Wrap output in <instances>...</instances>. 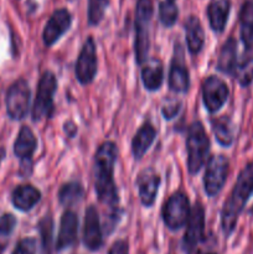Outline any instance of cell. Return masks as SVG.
Wrapping results in <instances>:
<instances>
[{
    "label": "cell",
    "mask_w": 253,
    "mask_h": 254,
    "mask_svg": "<svg viewBox=\"0 0 253 254\" xmlns=\"http://www.w3.org/2000/svg\"><path fill=\"white\" fill-rule=\"evenodd\" d=\"M116 161V144L113 141L102 144L94 158V186L99 201L113 212H118V192L113 179Z\"/></svg>",
    "instance_id": "6da1fadb"
},
{
    "label": "cell",
    "mask_w": 253,
    "mask_h": 254,
    "mask_svg": "<svg viewBox=\"0 0 253 254\" xmlns=\"http://www.w3.org/2000/svg\"><path fill=\"white\" fill-rule=\"evenodd\" d=\"M253 192V165L246 166L238 175L236 185L233 188L230 198L226 201L221 216L222 230L226 236H230L233 232L237 223L238 216L242 212L246 202Z\"/></svg>",
    "instance_id": "7a4b0ae2"
},
{
    "label": "cell",
    "mask_w": 253,
    "mask_h": 254,
    "mask_svg": "<svg viewBox=\"0 0 253 254\" xmlns=\"http://www.w3.org/2000/svg\"><path fill=\"white\" fill-rule=\"evenodd\" d=\"M154 5L151 0H136L135 4V59L138 64L146 61V56L150 46L149 31L153 17Z\"/></svg>",
    "instance_id": "3957f363"
},
{
    "label": "cell",
    "mask_w": 253,
    "mask_h": 254,
    "mask_svg": "<svg viewBox=\"0 0 253 254\" xmlns=\"http://www.w3.org/2000/svg\"><path fill=\"white\" fill-rule=\"evenodd\" d=\"M186 146H188L189 173L197 174L205 164L210 149V140L200 122H195L189 128Z\"/></svg>",
    "instance_id": "277c9868"
},
{
    "label": "cell",
    "mask_w": 253,
    "mask_h": 254,
    "mask_svg": "<svg viewBox=\"0 0 253 254\" xmlns=\"http://www.w3.org/2000/svg\"><path fill=\"white\" fill-rule=\"evenodd\" d=\"M57 88L56 77L52 72L46 71L42 73L37 86L36 98L32 107V119L39 122L49 118L54 111V94Z\"/></svg>",
    "instance_id": "5b68a950"
},
{
    "label": "cell",
    "mask_w": 253,
    "mask_h": 254,
    "mask_svg": "<svg viewBox=\"0 0 253 254\" xmlns=\"http://www.w3.org/2000/svg\"><path fill=\"white\" fill-rule=\"evenodd\" d=\"M190 216V202L185 193L176 192L166 201L163 208V220L166 227L176 231L186 225Z\"/></svg>",
    "instance_id": "8992f818"
},
{
    "label": "cell",
    "mask_w": 253,
    "mask_h": 254,
    "mask_svg": "<svg viewBox=\"0 0 253 254\" xmlns=\"http://www.w3.org/2000/svg\"><path fill=\"white\" fill-rule=\"evenodd\" d=\"M30 104V88L25 79H17L10 86L6 93V111L14 121H21L26 117Z\"/></svg>",
    "instance_id": "52a82bcc"
},
{
    "label": "cell",
    "mask_w": 253,
    "mask_h": 254,
    "mask_svg": "<svg viewBox=\"0 0 253 254\" xmlns=\"http://www.w3.org/2000/svg\"><path fill=\"white\" fill-rule=\"evenodd\" d=\"M228 174V160L223 155H215L210 158L206 173L203 176V186L208 196H216L226 183Z\"/></svg>",
    "instance_id": "ba28073f"
},
{
    "label": "cell",
    "mask_w": 253,
    "mask_h": 254,
    "mask_svg": "<svg viewBox=\"0 0 253 254\" xmlns=\"http://www.w3.org/2000/svg\"><path fill=\"white\" fill-rule=\"evenodd\" d=\"M228 87L225 82L216 76H211L203 82L202 98L203 104L210 113H216L222 108L228 98Z\"/></svg>",
    "instance_id": "9c48e42d"
},
{
    "label": "cell",
    "mask_w": 253,
    "mask_h": 254,
    "mask_svg": "<svg viewBox=\"0 0 253 254\" xmlns=\"http://www.w3.org/2000/svg\"><path fill=\"white\" fill-rule=\"evenodd\" d=\"M188 228L183 240V248L186 253L190 254L195 250L198 242L203 238V230H205V211L201 203H196L192 210L190 211V216L188 220Z\"/></svg>",
    "instance_id": "30bf717a"
},
{
    "label": "cell",
    "mask_w": 253,
    "mask_h": 254,
    "mask_svg": "<svg viewBox=\"0 0 253 254\" xmlns=\"http://www.w3.org/2000/svg\"><path fill=\"white\" fill-rule=\"evenodd\" d=\"M97 73L96 45L92 37H88L83 44L76 64V77L79 83L87 84L93 81Z\"/></svg>",
    "instance_id": "8fae6325"
},
{
    "label": "cell",
    "mask_w": 253,
    "mask_h": 254,
    "mask_svg": "<svg viewBox=\"0 0 253 254\" xmlns=\"http://www.w3.org/2000/svg\"><path fill=\"white\" fill-rule=\"evenodd\" d=\"M72 22V16L67 9H59L54 11L44 30V42L46 46H52L67 30Z\"/></svg>",
    "instance_id": "7c38bea8"
},
{
    "label": "cell",
    "mask_w": 253,
    "mask_h": 254,
    "mask_svg": "<svg viewBox=\"0 0 253 254\" xmlns=\"http://www.w3.org/2000/svg\"><path fill=\"white\" fill-rule=\"evenodd\" d=\"M83 243L89 251L99 250L102 247V243H103L98 211L94 206H89L86 210V215H84Z\"/></svg>",
    "instance_id": "4fadbf2b"
},
{
    "label": "cell",
    "mask_w": 253,
    "mask_h": 254,
    "mask_svg": "<svg viewBox=\"0 0 253 254\" xmlns=\"http://www.w3.org/2000/svg\"><path fill=\"white\" fill-rule=\"evenodd\" d=\"M180 50V45H178V49H175V56H174L173 64H171L170 72H169V87L174 92L185 93L190 86V78H189V72L184 64L183 56L179 55Z\"/></svg>",
    "instance_id": "5bb4252c"
},
{
    "label": "cell",
    "mask_w": 253,
    "mask_h": 254,
    "mask_svg": "<svg viewBox=\"0 0 253 254\" xmlns=\"http://www.w3.org/2000/svg\"><path fill=\"white\" fill-rule=\"evenodd\" d=\"M78 232V217L72 211H66L62 215L61 226H60L59 238H57V251H62L74 243Z\"/></svg>",
    "instance_id": "9a60e30c"
},
{
    "label": "cell",
    "mask_w": 253,
    "mask_h": 254,
    "mask_svg": "<svg viewBox=\"0 0 253 254\" xmlns=\"http://www.w3.org/2000/svg\"><path fill=\"white\" fill-rule=\"evenodd\" d=\"M160 178L153 170H145L138 179L139 197L145 207H150L158 193Z\"/></svg>",
    "instance_id": "2e32d148"
},
{
    "label": "cell",
    "mask_w": 253,
    "mask_h": 254,
    "mask_svg": "<svg viewBox=\"0 0 253 254\" xmlns=\"http://www.w3.org/2000/svg\"><path fill=\"white\" fill-rule=\"evenodd\" d=\"M231 11V0H211L207 6V16L211 29L222 32L227 24Z\"/></svg>",
    "instance_id": "e0dca14e"
},
{
    "label": "cell",
    "mask_w": 253,
    "mask_h": 254,
    "mask_svg": "<svg viewBox=\"0 0 253 254\" xmlns=\"http://www.w3.org/2000/svg\"><path fill=\"white\" fill-rule=\"evenodd\" d=\"M37 146L35 134L29 127H21L14 144V153L20 160H30Z\"/></svg>",
    "instance_id": "ac0fdd59"
},
{
    "label": "cell",
    "mask_w": 253,
    "mask_h": 254,
    "mask_svg": "<svg viewBox=\"0 0 253 254\" xmlns=\"http://www.w3.org/2000/svg\"><path fill=\"white\" fill-rule=\"evenodd\" d=\"M41 198V193L32 185L17 186L12 192V205L20 211H30Z\"/></svg>",
    "instance_id": "d6986e66"
},
{
    "label": "cell",
    "mask_w": 253,
    "mask_h": 254,
    "mask_svg": "<svg viewBox=\"0 0 253 254\" xmlns=\"http://www.w3.org/2000/svg\"><path fill=\"white\" fill-rule=\"evenodd\" d=\"M185 31H186V42H188L189 51L192 55L198 54L203 46L205 41V34H203L202 25L197 16L188 17L185 21Z\"/></svg>",
    "instance_id": "ffe728a7"
},
{
    "label": "cell",
    "mask_w": 253,
    "mask_h": 254,
    "mask_svg": "<svg viewBox=\"0 0 253 254\" xmlns=\"http://www.w3.org/2000/svg\"><path fill=\"white\" fill-rule=\"evenodd\" d=\"M241 39L246 49L253 47V0H246L240 10Z\"/></svg>",
    "instance_id": "44dd1931"
},
{
    "label": "cell",
    "mask_w": 253,
    "mask_h": 254,
    "mask_svg": "<svg viewBox=\"0 0 253 254\" xmlns=\"http://www.w3.org/2000/svg\"><path fill=\"white\" fill-rule=\"evenodd\" d=\"M155 135L156 130L150 123H145L139 129L138 133L133 138V141H131V151H133L134 158L138 159V160L143 158L144 154L148 151V149L153 144Z\"/></svg>",
    "instance_id": "7402d4cb"
},
{
    "label": "cell",
    "mask_w": 253,
    "mask_h": 254,
    "mask_svg": "<svg viewBox=\"0 0 253 254\" xmlns=\"http://www.w3.org/2000/svg\"><path fill=\"white\" fill-rule=\"evenodd\" d=\"M236 66H237V41L233 37H230L225 42L220 52L217 68L223 73L233 76Z\"/></svg>",
    "instance_id": "603a6c76"
},
{
    "label": "cell",
    "mask_w": 253,
    "mask_h": 254,
    "mask_svg": "<svg viewBox=\"0 0 253 254\" xmlns=\"http://www.w3.org/2000/svg\"><path fill=\"white\" fill-rule=\"evenodd\" d=\"M163 66L158 60H153L141 71V81L148 91H156L160 88L163 83Z\"/></svg>",
    "instance_id": "cb8c5ba5"
},
{
    "label": "cell",
    "mask_w": 253,
    "mask_h": 254,
    "mask_svg": "<svg viewBox=\"0 0 253 254\" xmlns=\"http://www.w3.org/2000/svg\"><path fill=\"white\" fill-rule=\"evenodd\" d=\"M213 133L218 143L223 146H230L233 141V126L227 117H220L211 122Z\"/></svg>",
    "instance_id": "d4e9b609"
},
{
    "label": "cell",
    "mask_w": 253,
    "mask_h": 254,
    "mask_svg": "<svg viewBox=\"0 0 253 254\" xmlns=\"http://www.w3.org/2000/svg\"><path fill=\"white\" fill-rule=\"evenodd\" d=\"M83 197V189L77 183H68L61 188L59 192V200L61 205L72 206L79 202Z\"/></svg>",
    "instance_id": "484cf974"
},
{
    "label": "cell",
    "mask_w": 253,
    "mask_h": 254,
    "mask_svg": "<svg viewBox=\"0 0 253 254\" xmlns=\"http://www.w3.org/2000/svg\"><path fill=\"white\" fill-rule=\"evenodd\" d=\"M179 16L176 0H160L159 1V19L166 27H171Z\"/></svg>",
    "instance_id": "4316f807"
},
{
    "label": "cell",
    "mask_w": 253,
    "mask_h": 254,
    "mask_svg": "<svg viewBox=\"0 0 253 254\" xmlns=\"http://www.w3.org/2000/svg\"><path fill=\"white\" fill-rule=\"evenodd\" d=\"M233 76L242 87L250 86L253 81V56L245 57L240 64H237Z\"/></svg>",
    "instance_id": "83f0119b"
},
{
    "label": "cell",
    "mask_w": 253,
    "mask_h": 254,
    "mask_svg": "<svg viewBox=\"0 0 253 254\" xmlns=\"http://www.w3.org/2000/svg\"><path fill=\"white\" fill-rule=\"evenodd\" d=\"M15 226H16L15 216L5 213L0 217V252L6 247L7 241H9V237L14 231Z\"/></svg>",
    "instance_id": "f1b7e54d"
},
{
    "label": "cell",
    "mask_w": 253,
    "mask_h": 254,
    "mask_svg": "<svg viewBox=\"0 0 253 254\" xmlns=\"http://www.w3.org/2000/svg\"><path fill=\"white\" fill-rule=\"evenodd\" d=\"M109 0H88V22L89 25H98L104 16Z\"/></svg>",
    "instance_id": "f546056e"
},
{
    "label": "cell",
    "mask_w": 253,
    "mask_h": 254,
    "mask_svg": "<svg viewBox=\"0 0 253 254\" xmlns=\"http://www.w3.org/2000/svg\"><path fill=\"white\" fill-rule=\"evenodd\" d=\"M52 220L51 217H45L44 220L40 221L39 223V230L40 235H41V242H42V251L45 254L50 252V248H51V242H52Z\"/></svg>",
    "instance_id": "4dcf8cb0"
},
{
    "label": "cell",
    "mask_w": 253,
    "mask_h": 254,
    "mask_svg": "<svg viewBox=\"0 0 253 254\" xmlns=\"http://www.w3.org/2000/svg\"><path fill=\"white\" fill-rule=\"evenodd\" d=\"M12 254H40L39 243L35 238H24L17 243Z\"/></svg>",
    "instance_id": "1f68e13d"
},
{
    "label": "cell",
    "mask_w": 253,
    "mask_h": 254,
    "mask_svg": "<svg viewBox=\"0 0 253 254\" xmlns=\"http://www.w3.org/2000/svg\"><path fill=\"white\" fill-rule=\"evenodd\" d=\"M180 106L181 104L179 103V102L166 103V106H164L163 109H161V113H163L164 118L168 119V121L173 119L174 117L179 113V111H180Z\"/></svg>",
    "instance_id": "d6a6232c"
},
{
    "label": "cell",
    "mask_w": 253,
    "mask_h": 254,
    "mask_svg": "<svg viewBox=\"0 0 253 254\" xmlns=\"http://www.w3.org/2000/svg\"><path fill=\"white\" fill-rule=\"evenodd\" d=\"M128 251H129L128 243L123 240H119L112 245L108 254H128Z\"/></svg>",
    "instance_id": "836d02e7"
},
{
    "label": "cell",
    "mask_w": 253,
    "mask_h": 254,
    "mask_svg": "<svg viewBox=\"0 0 253 254\" xmlns=\"http://www.w3.org/2000/svg\"><path fill=\"white\" fill-rule=\"evenodd\" d=\"M197 254H216V253H213V252H197Z\"/></svg>",
    "instance_id": "e575fe53"
}]
</instances>
